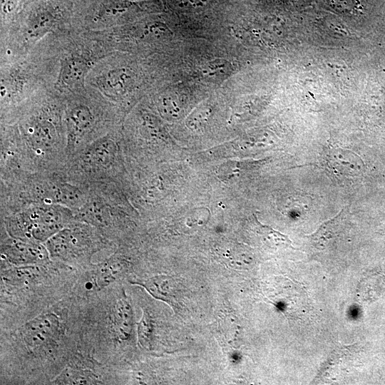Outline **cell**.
I'll return each instance as SVG.
<instances>
[{
  "mask_svg": "<svg viewBox=\"0 0 385 385\" xmlns=\"http://www.w3.org/2000/svg\"><path fill=\"white\" fill-rule=\"evenodd\" d=\"M115 145L112 138L103 137L94 141L86 150L84 160L94 169L103 170L111 166Z\"/></svg>",
  "mask_w": 385,
  "mask_h": 385,
  "instance_id": "cell-10",
  "label": "cell"
},
{
  "mask_svg": "<svg viewBox=\"0 0 385 385\" xmlns=\"http://www.w3.org/2000/svg\"><path fill=\"white\" fill-rule=\"evenodd\" d=\"M56 25V18L52 13L41 11L29 20L26 34L29 38L37 41L52 31Z\"/></svg>",
  "mask_w": 385,
  "mask_h": 385,
  "instance_id": "cell-15",
  "label": "cell"
},
{
  "mask_svg": "<svg viewBox=\"0 0 385 385\" xmlns=\"http://www.w3.org/2000/svg\"><path fill=\"white\" fill-rule=\"evenodd\" d=\"M1 253V257L14 266H42L50 258L41 243L13 237L2 245Z\"/></svg>",
  "mask_w": 385,
  "mask_h": 385,
  "instance_id": "cell-4",
  "label": "cell"
},
{
  "mask_svg": "<svg viewBox=\"0 0 385 385\" xmlns=\"http://www.w3.org/2000/svg\"><path fill=\"white\" fill-rule=\"evenodd\" d=\"M61 334V323L53 312L41 313L26 322L22 338L31 351H43L54 346Z\"/></svg>",
  "mask_w": 385,
  "mask_h": 385,
  "instance_id": "cell-2",
  "label": "cell"
},
{
  "mask_svg": "<svg viewBox=\"0 0 385 385\" xmlns=\"http://www.w3.org/2000/svg\"><path fill=\"white\" fill-rule=\"evenodd\" d=\"M126 267L125 262L118 257L107 259L96 267L94 272L96 286L100 289L108 286L124 273Z\"/></svg>",
  "mask_w": 385,
  "mask_h": 385,
  "instance_id": "cell-13",
  "label": "cell"
},
{
  "mask_svg": "<svg viewBox=\"0 0 385 385\" xmlns=\"http://www.w3.org/2000/svg\"><path fill=\"white\" fill-rule=\"evenodd\" d=\"M112 330L119 341L128 340L133 327V313L132 307L125 298L118 299L113 310Z\"/></svg>",
  "mask_w": 385,
  "mask_h": 385,
  "instance_id": "cell-11",
  "label": "cell"
},
{
  "mask_svg": "<svg viewBox=\"0 0 385 385\" xmlns=\"http://www.w3.org/2000/svg\"><path fill=\"white\" fill-rule=\"evenodd\" d=\"M326 165L337 176L354 177L364 170L361 158L353 151L333 148L325 154Z\"/></svg>",
  "mask_w": 385,
  "mask_h": 385,
  "instance_id": "cell-6",
  "label": "cell"
},
{
  "mask_svg": "<svg viewBox=\"0 0 385 385\" xmlns=\"http://www.w3.org/2000/svg\"><path fill=\"white\" fill-rule=\"evenodd\" d=\"M133 284L140 285L152 297L171 306L176 303L180 292L178 281L169 275L158 274Z\"/></svg>",
  "mask_w": 385,
  "mask_h": 385,
  "instance_id": "cell-9",
  "label": "cell"
},
{
  "mask_svg": "<svg viewBox=\"0 0 385 385\" xmlns=\"http://www.w3.org/2000/svg\"><path fill=\"white\" fill-rule=\"evenodd\" d=\"M91 64L86 58L78 55L66 56L61 61L57 87L61 90L78 91L84 88L85 80Z\"/></svg>",
  "mask_w": 385,
  "mask_h": 385,
  "instance_id": "cell-5",
  "label": "cell"
},
{
  "mask_svg": "<svg viewBox=\"0 0 385 385\" xmlns=\"http://www.w3.org/2000/svg\"><path fill=\"white\" fill-rule=\"evenodd\" d=\"M71 212L59 204H41L19 212L10 221L13 237L45 242L65 227Z\"/></svg>",
  "mask_w": 385,
  "mask_h": 385,
  "instance_id": "cell-1",
  "label": "cell"
},
{
  "mask_svg": "<svg viewBox=\"0 0 385 385\" xmlns=\"http://www.w3.org/2000/svg\"><path fill=\"white\" fill-rule=\"evenodd\" d=\"M153 319L147 310H144L142 317L138 323V339L141 346L149 349L153 339Z\"/></svg>",
  "mask_w": 385,
  "mask_h": 385,
  "instance_id": "cell-19",
  "label": "cell"
},
{
  "mask_svg": "<svg viewBox=\"0 0 385 385\" xmlns=\"http://www.w3.org/2000/svg\"><path fill=\"white\" fill-rule=\"evenodd\" d=\"M91 240L78 227H63L44 242L51 258L67 261L82 255L90 249Z\"/></svg>",
  "mask_w": 385,
  "mask_h": 385,
  "instance_id": "cell-3",
  "label": "cell"
},
{
  "mask_svg": "<svg viewBox=\"0 0 385 385\" xmlns=\"http://www.w3.org/2000/svg\"><path fill=\"white\" fill-rule=\"evenodd\" d=\"M16 3L17 0H1L2 10L6 14L11 12L15 9Z\"/></svg>",
  "mask_w": 385,
  "mask_h": 385,
  "instance_id": "cell-20",
  "label": "cell"
},
{
  "mask_svg": "<svg viewBox=\"0 0 385 385\" xmlns=\"http://www.w3.org/2000/svg\"><path fill=\"white\" fill-rule=\"evenodd\" d=\"M95 122L91 110L85 105L72 107L67 113L66 127L68 142L75 148L83 137L89 132Z\"/></svg>",
  "mask_w": 385,
  "mask_h": 385,
  "instance_id": "cell-7",
  "label": "cell"
},
{
  "mask_svg": "<svg viewBox=\"0 0 385 385\" xmlns=\"http://www.w3.org/2000/svg\"><path fill=\"white\" fill-rule=\"evenodd\" d=\"M256 231L262 242L274 249L292 247L289 237L269 226L261 224L255 217Z\"/></svg>",
  "mask_w": 385,
  "mask_h": 385,
  "instance_id": "cell-17",
  "label": "cell"
},
{
  "mask_svg": "<svg viewBox=\"0 0 385 385\" xmlns=\"http://www.w3.org/2000/svg\"><path fill=\"white\" fill-rule=\"evenodd\" d=\"M27 138L30 146L37 153H47L56 144L58 134L54 124L48 119L38 118L28 128Z\"/></svg>",
  "mask_w": 385,
  "mask_h": 385,
  "instance_id": "cell-8",
  "label": "cell"
},
{
  "mask_svg": "<svg viewBox=\"0 0 385 385\" xmlns=\"http://www.w3.org/2000/svg\"><path fill=\"white\" fill-rule=\"evenodd\" d=\"M128 77L123 68L110 69L97 76L95 86L106 96L117 98L125 91Z\"/></svg>",
  "mask_w": 385,
  "mask_h": 385,
  "instance_id": "cell-12",
  "label": "cell"
},
{
  "mask_svg": "<svg viewBox=\"0 0 385 385\" xmlns=\"http://www.w3.org/2000/svg\"><path fill=\"white\" fill-rule=\"evenodd\" d=\"M220 327L225 340L232 346H237L241 333V327L237 317L231 314H226L221 319Z\"/></svg>",
  "mask_w": 385,
  "mask_h": 385,
  "instance_id": "cell-18",
  "label": "cell"
},
{
  "mask_svg": "<svg viewBox=\"0 0 385 385\" xmlns=\"http://www.w3.org/2000/svg\"><path fill=\"white\" fill-rule=\"evenodd\" d=\"M345 210L343 209L337 216L324 222L317 230L307 237L318 249H324L331 240L340 233L344 220Z\"/></svg>",
  "mask_w": 385,
  "mask_h": 385,
  "instance_id": "cell-14",
  "label": "cell"
},
{
  "mask_svg": "<svg viewBox=\"0 0 385 385\" xmlns=\"http://www.w3.org/2000/svg\"><path fill=\"white\" fill-rule=\"evenodd\" d=\"M57 384H96L98 376L89 370L69 368L63 370L53 381Z\"/></svg>",
  "mask_w": 385,
  "mask_h": 385,
  "instance_id": "cell-16",
  "label": "cell"
}]
</instances>
